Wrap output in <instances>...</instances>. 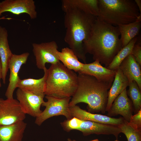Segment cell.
Wrapping results in <instances>:
<instances>
[{"label": "cell", "mask_w": 141, "mask_h": 141, "mask_svg": "<svg viewBox=\"0 0 141 141\" xmlns=\"http://www.w3.org/2000/svg\"><path fill=\"white\" fill-rule=\"evenodd\" d=\"M133 110L132 104L128 97L126 89L115 99L108 111L107 116L111 117L120 115L129 122L132 115Z\"/></svg>", "instance_id": "13"}, {"label": "cell", "mask_w": 141, "mask_h": 141, "mask_svg": "<svg viewBox=\"0 0 141 141\" xmlns=\"http://www.w3.org/2000/svg\"><path fill=\"white\" fill-rule=\"evenodd\" d=\"M98 7L97 18L115 26L133 22L141 17L134 0H98Z\"/></svg>", "instance_id": "4"}, {"label": "cell", "mask_w": 141, "mask_h": 141, "mask_svg": "<svg viewBox=\"0 0 141 141\" xmlns=\"http://www.w3.org/2000/svg\"><path fill=\"white\" fill-rule=\"evenodd\" d=\"M2 66L1 61L0 59V87L1 86V85L0 82V79L2 78Z\"/></svg>", "instance_id": "31"}, {"label": "cell", "mask_w": 141, "mask_h": 141, "mask_svg": "<svg viewBox=\"0 0 141 141\" xmlns=\"http://www.w3.org/2000/svg\"><path fill=\"white\" fill-rule=\"evenodd\" d=\"M61 2L64 12L75 9L97 17L98 15V0H63Z\"/></svg>", "instance_id": "16"}, {"label": "cell", "mask_w": 141, "mask_h": 141, "mask_svg": "<svg viewBox=\"0 0 141 141\" xmlns=\"http://www.w3.org/2000/svg\"><path fill=\"white\" fill-rule=\"evenodd\" d=\"M128 93L132 101L135 113L141 109V91L135 81L129 83Z\"/></svg>", "instance_id": "26"}, {"label": "cell", "mask_w": 141, "mask_h": 141, "mask_svg": "<svg viewBox=\"0 0 141 141\" xmlns=\"http://www.w3.org/2000/svg\"><path fill=\"white\" fill-rule=\"evenodd\" d=\"M11 19H12L11 18H6L5 16H3L1 18H0V20L5 19L9 20Z\"/></svg>", "instance_id": "32"}, {"label": "cell", "mask_w": 141, "mask_h": 141, "mask_svg": "<svg viewBox=\"0 0 141 141\" xmlns=\"http://www.w3.org/2000/svg\"><path fill=\"white\" fill-rule=\"evenodd\" d=\"M92 76L99 81L112 84L115 71L110 70L102 65L97 60L89 63H84L81 70L78 73Z\"/></svg>", "instance_id": "15"}, {"label": "cell", "mask_w": 141, "mask_h": 141, "mask_svg": "<svg viewBox=\"0 0 141 141\" xmlns=\"http://www.w3.org/2000/svg\"><path fill=\"white\" fill-rule=\"evenodd\" d=\"M29 53L26 52L20 55L13 54L8 66L10 74L9 83L5 93L7 98H13V94L19 79V71L21 66L27 61Z\"/></svg>", "instance_id": "11"}, {"label": "cell", "mask_w": 141, "mask_h": 141, "mask_svg": "<svg viewBox=\"0 0 141 141\" xmlns=\"http://www.w3.org/2000/svg\"><path fill=\"white\" fill-rule=\"evenodd\" d=\"M118 26H114L98 19L97 17L90 35L84 43L86 54L93 56L107 67L122 48Z\"/></svg>", "instance_id": "1"}, {"label": "cell", "mask_w": 141, "mask_h": 141, "mask_svg": "<svg viewBox=\"0 0 141 141\" xmlns=\"http://www.w3.org/2000/svg\"><path fill=\"white\" fill-rule=\"evenodd\" d=\"M118 126L121 133L125 134L128 141H141V129L125 120Z\"/></svg>", "instance_id": "25"}, {"label": "cell", "mask_w": 141, "mask_h": 141, "mask_svg": "<svg viewBox=\"0 0 141 141\" xmlns=\"http://www.w3.org/2000/svg\"><path fill=\"white\" fill-rule=\"evenodd\" d=\"M129 122L141 129V109L135 115L131 116Z\"/></svg>", "instance_id": "29"}, {"label": "cell", "mask_w": 141, "mask_h": 141, "mask_svg": "<svg viewBox=\"0 0 141 141\" xmlns=\"http://www.w3.org/2000/svg\"><path fill=\"white\" fill-rule=\"evenodd\" d=\"M60 61L68 69L78 73L81 69L83 63L80 62L73 50L69 48H62L57 52Z\"/></svg>", "instance_id": "23"}, {"label": "cell", "mask_w": 141, "mask_h": 141, "mask_svg": "<svg viewBox=\"0 0 141 141\" xmlns=\"http://www.w3.org/2000/svg\"><path fill=\"white\" fill-rule=\"evenodd\" d=\"M47 99L42 105L45 108L40 115L36 118L35 123L40 125L47 119L55 116L60 115L65 116L67 119L73 118L69 109V103L71 97L59 98L46 95Z\"/></svg>", "instance_id": "6"}, {"label": "cell", "mask_w": 141, "mask_h": 141, "mask_svg": "<svg viewBox=\"0 0 141 141\" xmlns=\"http://www.w3.org/2000/svg\"><path fill=\"white\" fill-rule=\"evenodd\" d=\"M32 46L36 65L38 69L43 70L46 63L55 64L60 62L57 54L58 46L55 41L33 43Z\"/></svg>", "instance_id": "7"}, {"label": "cell", "mask_w": 141, "mask_h": 141, "mask_svg": "<svg viewBox=\"0 0 141 141\" xmlns=\"http://www.w3.org/2000/svg\"><path fill=\"white\" fill-rule=\"evenodd\" d=\"M82 120L75 117L67 119L60 124L63 130L68 132L73 130H77L81 124Z\"/></svg>", "instance_id": "27"}, {"label": "cell", "mask_w": 141, "mask_h": 141, "mask_svg": "<svg viewBox=\"0 0 141 141\" xmlns=\"http://www.w3.org/2000/svg\"><path fill=\"white\" fill-rule=\"evenodd\" d=\"M6 12L16 15L25 13L31 19L37 16L35 1L33 0H5L0 2V16Z\"/></svg>", "instance_id": "10"}, {"label": "cell", "mask_w": 141, "mask_h": 141, "mask_svg": "<svg viewBox=\"0 0 141 141\" xmlns=\"http://www.w3.org/2000/svg\"><path fill=\"white\" fill-rule=\"evenodd\" d=\"M27 125L24 121L8 125H0V141H22Z\"/></svg>", "instance_id": "19"}, {"label": "cell", "mask_w": 141, "mask_h": 141, "mask_svg": "<svg viewBox=\"0 0 141 141\" xmlns=\"http://www.w3.org/2000/svg\"><path fill=\"white\" fill-rule=\"evenodd\" d=\"M84 136L92 134L113 135L117 139L120 129L117 126L101 123L89 121L82 120L78 129Z\"/></svg>", "instance_id": "14"}, {"label": "cell", "mask_w": 141, "mask_h": 141, "mask_svg": "<svg viewBox=\"0 0 141 141\" xmlns=\"http://www.w3.org/2000/svg\"><path fill=\"white\" fill-rule=\"evenodd\" d=\"M70 141H77L75 140H72L70 138ZM90 141H99L98 140V139H96Z\"/></svg>", "instance_id": "33"}, {"label": "cell", "mask_w": 141, "mask_h": 141, "mask_svg": "<svg viewBox=\"0 0 141 141\" xmlns=\"http://www.w3.org/2000/svg\"><path fill=\"white\" fill-rule=\"evenodd\" d=\"M138 37L133 39L125 46L122 48L115 56L111 63L107 68L111 70H115L119 68L124 59L131 54L134 45L137 41Z\"/></svg>", "instance_id": "24"}, {"label": "cell", "mask_w": 141, "mask_h": 141, "mask_svg": "<svg viewBox=\"0 0 141 141\" xmlns=\"http://www.w3.org/2000/svg\"><path fill=\"white\" fill-rule=\"evenodd\" d=\"M77 89L70 101L69 106L80 103L87 104L89 112L106 111L109 90L112 84L99 81L95 77L78 73Z\"/></svg>", "instance_id": "3"}, {"label": "cell", "mask_w": 141, "mask_h": 141, "mask_svg": "<svg viewBox=\"0 0 141 141\" xmlns=\"http://www.w3.org/2000/svg\"><path fill=\"white\" fill-rule=\"evenodd\" d=\"M17 100L21 109L26 114L37 118L42 112L40 107L44 102V95H39L18 88L16 91Z\"/></svg>", "instance_id": "9"}, {"label": "cell", "mask_w": 141, "mask_h": 141, "mask_svg": "<svg viewBox=\"0 0 141 141\" xmlns=\"http://www.w3.org/2000/svg\"><path fill=\"white\" fill-rule=\"evenodd\" d=\"M44 74L41 78L35 79L31 78L19 79L17 87L39 95H45L48 69H43Z\"/></svg>", "instance_id": "21"}, {"label": "cell", "mask_w": 141, "mask_h": 141, "mask_svg": "<svg viewBox=\"0 0 141 141\" xmlns=\"http://www.w3.org/2000/svg\"><path fill=\"white\" fill-rule=\"evenodd\" d=\"M134 1L138 8L140 14L141 15V1L135 0Z\"/></svg>", "instance_id": "30"}, {"label": "cell", "mask_w": 141, "mask_h": 141, "mask_svg": "<svg viewBox=\"0 0 141 141\" xmlns=\"http://www.w3.org/2000/svg\"><path fill=\"white\" fill-rule=\"evenodd\" d=\"M26 114L16 99L0 98V125H8L24 121Z\"/></svg>", "instance_id": "8"}, {"label": "cell", "mask_w": 141, "mask_h": 141, "mask_svg": "<svg viewBox=\"0 0 141 141\" xmlns=\"http://www.w3.org/2000/svg\"><path fill=\"white\" fill-rule=\"evenodd\" d=\"M114 80L108 93L106 111H108L116 98L129 85L127 78L123 73L119 67L116 70Z\"/></svg>", "instance_id": "20"}, {"label": "cell", "mask_w": 141, "mask_h": 141, "mask_svg": "<svg viewBox=\"0 0 141 141\" xmlns=\"http://www.w3.org/2000/svg\"><path fill=\"white\" fill-rule=\"evenodd\" d=\"M78 85V75L60 62L48 69L45 95L59 98L71 97Z\"/></svg>", "instance_id": "5"}, {"label": "cell", "mask_w": 141, "mask_h": 141, "mask_svg": "<svg viewBox=\"0 0 141 141\" xmlns=\"http://www.w3.org/2000/svg\"><path fill=\"white\" fill-rule=\"evenodd\" d=\"M7 30L0 26V59L2 66V79L6 83V77L8 70L10 61L13 54L10 50L8 40Z\"/></svg>", "instance_id": "18"}, {"label": "cell", "mask_w": 141, "mask_h": 141, "mask_svg": "<svg viewBox=\"0 0 141 141\" xmlns=\"http://www.w3.org/2000/svg\"><path fill=\"white\" fill-rule=\"evenodd\" d=\"M64 13V41L77 57L86 63L84 43L89 37L97 17L75 9Z\"/></svg>", "instance_id": "2"}, {"label": "cell", "mask_w": 141, "mask_h": 141, "mask_svg": "<svg viewBox=\"0 0 141 141\" xmlns=\"http://www.w3.org/2000/svg\"><path fill=\"white\" fill-rule=\"evenodd\" d=\"M141 66L131 54L122 61L119 67L129 83L135 81L141 90Z\"/></svg>", "instance_id": "17"}, {"label": "cell", "mask_w": 141, "mask_h": 141, "mask_svg": "<svg viewBox=\"0 0 141 141\" xmlns=\"http://www.w3.org/2000/svg\"><path fill=\"white\" fill-rule=\"evenodd\" d=\"M140 37L134 45L131 54L134 57L136 61L141 66V43Z\"/></svg>", "instance_id": "28"}, {"label": "cell", "mask_w": 141, "mask_h": 141, "mask_svg": "<svg viewBox=\"0 0 141 141\" xmlns=\"http://www.w3.org/2000/svg\"><path fill=\"white\" fill-rule=\"evenodd\" d=\"M69 109L72 117H75L82 120L89 121L117 126L122 124L125 121L122 117L116 118L92 113L81 109L77 105L70 107Z\"/></svg>", "instance_id": "12"}, {"label": "cell", "mask_w": 141, "mask_h": 141, "mask_svg": "<svg viewBox=\"0 0 141 141\" xmlns=\"http://www.w3.org/2000/svg\"><path fill=\"white\" fill-rule=\"evenodd\" d=\"M115 141H119L117 139L116 140H115Z\"/></svg>", "instance_id": "35"}, {"label": "cell", "mask_w": 141, "mask_h": 141, "mask_svg": "<svg viewBox=\"0 0 141 141\" xmlns=\"http://www.w3.org/2000/svg\"><path fill=\"white\" fill-rule=\"evenodd\" d=\"M141 19H137L133 22L118 26L122 48L127 45L138 34L141 27Z\"/></svg>", "instance_id": "22"}, {"label": "cell", "mask_w": 141, "mask_h": 141, "mask_svg": "<svg viewBox=\"0 0 141 141\" xmlns=\"http://www.w3.org/2000/svg\"><path fill=\"white\" fill-rule=\"evenodd\" d=\"M67 141H70L69 138H68V139Z\"/></svg>", "instance_id": "34"}]
</instances>
